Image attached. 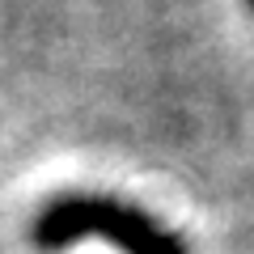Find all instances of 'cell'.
Wrapping results in <instances>:
<instances>
[{"label": "cell", "mask_w": 254, "mask_h": 254, "mask_svg": "<svg viewBox=\"0 0 254 254\" xmlns=\"http://www.w3.org/2000/svg\"><path fill=\"white\" fill-rule=\"evenodd\" d=\"M89 237L115 246L119 254H190L178 233L115 195H85V190L55 195L30 225V242L43 254H60Z\"/></svg>", "instance_id": "obj_1"}]
</instances>
